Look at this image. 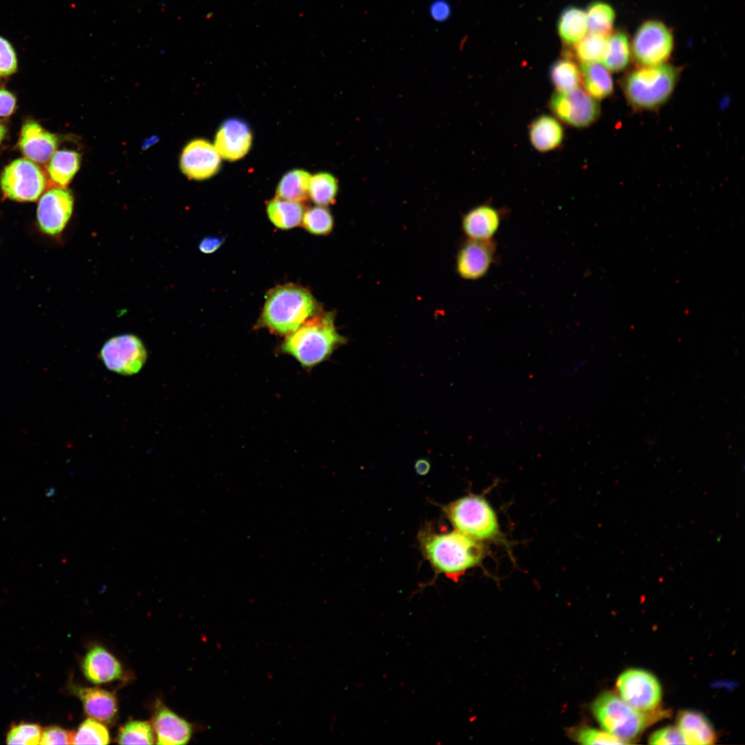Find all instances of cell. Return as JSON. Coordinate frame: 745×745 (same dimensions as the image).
Masks as SVG:
<instances>
[{"mask_svg":"<svg viewBox=\"0 0 745 745\" xmlns=\"http://www.w3.org/2000/svg\"><path fill=\"white\" fill-rule=\"evenodd\" d=\"M154 739L152 726L143 721L128 722L120 730L117 737L120 744H152Z\"/></svg>","mask_w":745,"mask_h":745,"instance_id":"obj_34","label":"cell"},{"mask_svg":"<svg viewBox=\"0 0 745 745\" xmlns=\"http://www.w3.org/2000/svg\"><path fill=\"white\" fill-rule=\"evenodd\" d=\"M74 733L59 726H52L43 729L39 744H72Z\"/></svg>","mask_w":745,"mask_h":745,"instance_id":"obj_39","label":"cell"},{"mask_svg":"<svg viewBox=\"0 0 745 745\" xmlns=\"http://www.w3.org/2000/svg\"><path fill=\"white\" fill-rule=\"evenodd\" d=\"M616 687L619 696L640 711H655L661 704L660 683L654 675L646 670H626L618 677Z\"/></svg>","mask_w":745,"mask_h":745,"instance_id":"obj_8","label":"cell"},{"mask_svg":"<svg viewBox=\"0 0 745 745\" xmlns=\"http://www.w3.org/2000/svg\"><path fill=\"white\" fill-rule=\"evenodd\" d=\"M16 106V99L10 92L0 89V117L11 115Z\"/></svg>","mask_w":745,"mask_h":745,"instance_id":"obj_42","label":"cell"},{"mask_svg":"<svg viewBox=\"0 0 745 745\" xmlns=\"http://www.w3.org/2000/svg\"><path fill=\"white\" fill-rule=\"evenodd\" d=\"M6 132V128H5L4 126L2 125L0 123V145H1L3 139H4Z\"/></svg>","mask_w":745,"mask_h":745,"instance_id":"obj_47","label":"cell"},{"mask_svg":"<svg viewBox=\"0 0 745 745\" xmlns=\"http://www.w3.org/2000/svg\"><path fill=\"white\" fill-rule=\"evenodd\" d=\"M564 135L561 123L549 115L539 116L530 125V143L539 152H548L559 147L563 141Z\"/></svg>","mask_w":745,"mask_h":745,"instance_id":"obj_22","label":"cell"},{"mask_svg":"<svg viewBox=\"0 0 745 745\" xmlns=\"http://www.w3.org/2000/svg\"><path fill=\"white\" fill-rule=\"evenodd\" d=\"M677 727L686 744L708 745L715 744L716 734L708 720L701 713L684 711L678 714Z\"/></svg>","mask_w":745,"mask_h":745,"instance_id":"obj_21","label":"cell"},{"mask_svg":"<svg viewBox=\"0 0 745 745\" xmlns=\"http://www.w3.org/2000/svg\"><path fill=\"white\" fill-rule=\"evenodd\" d=\"M252 140V135L248 123L238 118H230L219 127L215 147L223 159L236 161L248 153Z\"/></svg>","mask_w":745,"mask_h":745,"instance_id":"obj_15","label":"cell"},{"mask_svg":"<svg viewBox=\"0 0 745 745\" xmlns=\"http://www.w3.org/2000/svg\"><path fill=\"white\" fill-rule=\"evenodd\" d=\"M584 362L583 361H580L579 363L575 364V366L573 368H572L569 370V372H568L566 373V375L568 377L574 376L579 371V370L584 366Z\"/></svg>","mask_w":745,"mask_h":745,"instance_id":"obj_45","label":"cell"},{"mask_svg":"<svg viewBox=\"0 0 745 745\" xmlns=\"http://www.w3.org/2000/svg\"><path fill=\"white\" fill-rule=\"evenodd\" d=\"M152 726L156 733L157 744H186L192 734V726L161 702L156 705Z\"/></svg>","mask_w":745,"mask_h":745,"instance_id":"obj_17","label":"cell"},{"mask_svg":"<svg viewBox=\"0 0 745 745\" xmlns=\"http://www.w3.org/2000/svg\"><path fill=\"white\" fill-rule=\"evenodd\" d=\"M17 60L11 43L0 36V75L8 76L15 72Z\"/></svg>","mask_w":745,"mask_h":745,"instance_id":"obj_38","label":"cell"},{"mask_svg":"<svg viewBox=\"0 0 745 745\" xmlns=\"http://www.w3.org/2000/svg\"><path fill=\"white\" fill-rule=\"evenodd\" d=\"M302 219L304 227L315 235H327L333 228V218L330 211L323 206L308 209L304 212Z\"/></svg>","mask_w":745,"mask_h":745,"instance_id":"obj_35","label":"cell"},{"mask_svg":"<svg viewBox=\"0 0 745 745\" xmlns=\"http://www.w3.org/2000/svg\"><path fill=\"white\" fill-rule=\"evenodd\" d=\"M419 541L424 557L436 572L453 581L479 564L486 555L481 541L459 530L437 533L426 528L419 533Z\"/></svg>","mask_w":745,"mask_h":745,"instance_id":"obj_1","label":"cell"},{"mask_svg":"<svg viewBox=\"0 0 745 745\" xmlns=\"http://www.w3.org/2000/svg\"><path fill=\"white\" fill-rule=\"evenodd\" d=\"M220 166L221 157L215 146L202 139L190 141L183 148L180 158L183 173L195 180L212 177Z\"/></svg>","mask_w":745,"mask_h":745,"instance_id":"obj_13","label":"cell"},{"mask_svg":"<svg viewBox=\"0 0 745 745\" xmlns=\"http://www.w3.org/2000/svg\"><path fill=\"white\" fill-rule=\"evenodd\" d=\"M157 141H158V137H155V136H154V137H150V138L148 139H147V140H146V141H145V142L143 143V148H144V149H146V148H148V147L151 146H152V144H154L155 143H156V142H157Z\"/></svg>","mask_w":745,"mask_h":745,"instance_id":"obj_46","label":"cell"},{"mask_svg":"<svg viewBox=\"0 0 745 745\" xmlns=\"http://www.w3.org/2000/svg\"><path fill=\"white\" fill-rule=\"evenodd\" d=\"M223 241V237H206L200 241L199 248L203 253L210 254L216 251Z\"/></svg>","mask_w":745,"mask_h":745,"instance_id":"obj_43","label":"cell"},{"mask_svg":"<svg viewBox=\"0 0 745 745\" xmlns=\"http://www.w3.org/2000/svg\"><path fill=\"white\" fill-rule=\"evenodd\" d=\"M444 512L459 530L479 541L495 540L500 537L496 513L485 498L468 495L444 507Z\"/></svg>","mask_w":745,"mask_h":745,"instance_id":"obj_6","label":"cell"},{"mask_svg":"<svg viewBox=\"0 0 745 745\" xmlns=\"http://www.w3.org/2000/svg\"><path fill=\"white\" fill-rule=\"evenodd\" d=\"M575 739L582 744H624L605 731L584 727L575 733Z\"/></svg>","mask_w":745,"mask_h":745,"instance_id":"obj_37","label":"cell"},{"mask_svg":"<svg viewBox=\"0 0 745 745\" xmlns=\"http://www.w3.org/2000/svg\"><path fill=\"white\" fill-rule=\"evenodd\" d=\"M266 209L270 221L284 230L300 224L304 214V208L301 203L277 197L268 202Z\"/></svg>","mask_w":745,"mask_h":745,"instance_id":"obj_26","label":"cell"},{"mask_svg":"<svg viewBox=\"0 0 745 745\" xmlns=\"http://www.w3.org/2000/svg\"><path fill=\"white\" fill-rule=\"evenodd\" d=\"M559 36L568 47L582 39L587 30L586 14L581 8L568 6L561 12L557 21Z\"/></svg>","mask_w":745,"mask_h":745,"instance_id":"obj_25","label":"cell"},{"mask_svg":"<svg viewBox=\"0 0 745 745\" xmlns=\"http://www.w3.org/2000/svg\"><path fill=\"white\" fill-rule=\"evenodd\" d=\"M496 250V243L493 239H468L458 252L457 270L459 275L468 280L482 278L493 264Z\"/></svg>","mask_w":745,"mask_h":745,"instance_id":"obj_14","label":"cell"},{"mask_svg":"<svg viewBox=\"0 0 745 745\" xmlns=\"http://www.w3.org/2000/svg\"><path fill=\"white\" fill-rule=\"evenodd\" d=\"M19 146L27 159L46 163L58 146V137L43 129L37 122L28 121L21 129Z\"/></svg>","mask_w":745,"mask_h":745,"instance_id":"obj_16","label":"cell"},{"mask_svg":"<svg viewBox=\"0 0 745 745\" xmlns=\"http://www.w3.org/2000/svg\"><path fill=\"white\" fill-rule=\"evenodd\" d=\"M310 175L306 170L295 169L286 172L279 181L276 197L296 202H304L309 197Z\"/></svg>","mask_w":745,"mask_h":745,"instance_id":"obj_27","label":"cell"},{"mask_svg":"<svg viewBox=\"0 0 745 745\" xmlns=\"http://www.w3.org/2000/svg\"><path fill=\"white\" fill-rule=\"evenodd\" d=\"M554 115L575 128L588 127L600 116L598 101L580 87L566 92H555L549 101Z\"/></svg>","mask_w":745,"mask_h":745,"instance_id":"obj_10","label":"cell"},{"mask_svg":"<svg viewBox=\"0 0 745 745\" xmlns=\"http://www.w3.org/2000/svg\"><path fill=\"white\" fill-rule=\"evenodd\" d=\"M70 691L81 701L84 711L90 717L109 722L115 717L117 702L112 693L99 688L74 684H70Z\"/></svg>","mask_w":745,"mask_h":745,"instance_id":"obj_19","label":"cell"},{"mask_svg":"<svg viewBox=\"0 0 745 745\" xmlns=\"http://www.w3.org/2000/svg\"><path fill=\"white\" fill-rule=\"evenodd\" d=\"M581 73L585 90L595 99H603L612 95L613 81L609 70L598 63H584Z\"/></svg>","mask_w":745,"mask_h":745,"instance_id":"obj_23","label":"cell"},{"mask_svg":"<svg viewBox=\"0 0 745 745\" xmlns=\"http://www.w3.org/2000/svg\"><path fill=\"white\" fill-rule=\"evenodd\" d=\"M319 312L318 304L310 291L286 284L268 293L257 326L279 335H288Z\"/></svg>","mask_w":745,"mask_h":745,"instance_id":"obj_3","label":"cell"},{"mask_svg":"<svg viewBox=\"0 0 745 745\" xmlns=\"http://www.w3.org/2000/svg\"><path fill=\"white\" fill-rule=\"evenodd\" d=\"M630 59V47L628 37L623 32H617L608 37L604 58V66L613 72L625 69Z\"/></svg>","mask_w":745,"mask_h":745,"instance_id":"obj_30","label":"cell"},{"mask_svg":"<svg viewBox=\"0 0 745 745\" xmlns=\"http://www.w3.org/2000/svg\"><path fill=\"white\" fill-rule=\"evenodd\" d=\"M0 183L6 198L17 201H34L44 190L46 182L39 167L28 159L21 158L4 168Z\"/></svg>","mask_w":745,"mask_h":745,"instance_id":"obj_7","label":"cell"},{"mask_svg":"<svg viewBox=\"0 0 745 745\" xmlns=\"http://www.w3.org/2000/svg\"><path fill=\"white\" fill-rule=\"evenodd\" d=\"M415 468L418 474L425 475L430 469V463L426 459H421L417 461Z\"/></svg>","mask_w":745,"mask_h":745,"instance_id":"obj_44","label":"cell"},{"mask_svg":"<svg viewBox=\"0 0 745 745\" xmlns=\"http://www.w3.org/2000/svg\"><path fill=\"white\" fill-rule=\"evenodd\" d=\"M43 728L37 724L21 722L12 725L6 736L8 744H39Z\"/></svg>","mask_w":745,"mask_h":745,"instance_id":"obj_36","label":"cell"},{"mask_svg":"<svg viewBox=\"0 0 745 745\" xmlns=\"http://www.w3.org/2000/svg\"><path fill=\"white\" fill-rule=\"evenodd\" d=\"M646 444H647V446L653 447L656 445L657 443L656 441L653 440L652 439H646Z\"/></svg>","mask_w":745,"mask_h":745,"instance_id":"obj_48","label":"cell"},{"mask_svg":"<svg viewBox=\"0 0 745 745\" xmlns=\"http://www.w3.org/2000/svg\"><path fill=\"white\" fill-rule=\"evenodd\" d=\"M587 30L591 34L607 37L612 32L615 18V11L606 3H591L586 12Z\"/></svg>","mask_w":745,"mask_h":745,"instance_id":"obj_31","label":"cell"},{"mask_svg":"<svg viewBox=\"0 0 745 745\" xmlns=\"http://www.w3.org/2000/svg\"><path fill=\"white\" fill-rule=\"evenodd\" d=\"M451 12V6L446 0H434L429 6L430 17L436 22L446 21Z\"/></svg>","mask_w":745,"mask_h":745,"instance_id":"obj_41","label":"cell"},{"mask_svg":"<svg viewBox=\"0 0 745 745\" xmlns=\"http://www.w3.org/2000/svg\"><path fill=\"white\" fill-rule=\"evenodd\" d=\"M80 155L73 150L55 152L50 158L47 171L51 181L60 188H65L78 171Z\"/></svg>","mask_w":745,"mask_h":745,"instance_id":"obj_24","label":"cell"},{"mask_svg":"<svg viewBox=\"0 0 745 745\" xmlns=\"http://www.w3.org/2000/svg\"><path fill=\"white\" fill-rule=\"evenodd\" d=\"M108 369L123 375L137 373L147 359V351L137 336L123 334L109 339L99 355Z\"/></svg>","mask_w":745,"mask_h":745,"instance_id":"obj_11","label":"cell"},{"mask_svg":"<svg viewBox=\"0 0 745 745\" xmlns=\"http://www.w3.org/2000/svg\"><path fill=\"white\" fill-rule=\"evenodd\" d=\"M110 737L106 727L93 718H88L74 733L72 744H108Z\"/></svg>","mask_w":745,"mask_h":745,"instance_id":"obj_33","label":"cell"},{"mask_svg":"<svg viewBox=\"0 0 745 745\" xmlns=\"http://www.w3.org/2000/svg\"><path fill=\"white\" fill-rule=\"evenodd\" d=\"M679 70L669 64L643 67L629 73L623 83L626 99L634 108L655 110L671 97Z\"/></svg>","mask_w":745,"mask_h":745,"instance_id":"obj_5","label":"cell"},{"mask_svg":"<svg viewBox=\"0 0 745 745\" xmlns=\"http://www.w3.org/2000/svg\"><path fill=\"white\" fill-rule=\"evenodd\" d=\"M549 77L559 92H566L578 88L582 81L581 70L576 63L565 57L553 62L550 68Z\"/></svg>","mask_w":745,"mask_h":745,"instance_id":"obj_28","label":"cell"},{"mask_svg":"<svg viewBox=\"0 0 745 745\" xmlns=\"http://www.w3.org/2000/svg\"><path fill=\"white\" fill-rule=\"evenodd\" d=\"M502 221L499 210L490 204H481L469 210L463 217L462 228L468 239L490 240Z\"/></svg>","mask_w":745,"mask_h":745,"instance_id":"obj_18","label":"cell"},{"mask_svg":"<svg viewBox=\"0 0 745 745\" xmlns=\"http://www.w3.org/2000/svg\"><path fill=\"white\" fill-rule=\"evenodd\" d=\"M606 37L589 33L573 45L572 49L565 50L564 57H574L584 63L602 62L606 48Z\"/></svg>","mask_w":745,"mask_h":745,"instance_id":"obj_29","label":"cell"},{"mask_svg":"<svg viewBox=\"0 0 745 745\" xmlns=\"http://www.w3.org/2000/svg\"><path fill=\"white\" fill-rule=\"evenodd\" d=\"M346 341L337 330L335 315L319 312L286 335L278 351L292 357L304 369L311 370Z\"/></svg>","mask_w":745,"mask_h":745,"instance_id":"obj_2","label":"cell"},{"mask_svg":"<svg viewBox=\"0 0 745 745\" xmlns=\"http://www.w3.org/2000/svg\"><path fill=\"white\" fill-rule=\"evenodd\" d=\"M650 744H686L677 726H668L653 733L648 738Z\"/></svg>","mask_w":745,"mask_h":745,"instance_id":"obj_40","label":"cell"},{"mask_svg":"<svg viewBox=\"0 0 745 745\" xmlns=\"http://www.w3.org/2000/svg\"><path fill=\"white\" fill-rule=\"evenodd\" d=\"M74 206L70 191L55 188L46 192L40 198L37 218L40 230L45 234H60L69 221Z\"/></svg>","mask_w":745,"mask_h":745,"instance_id":"obj_12","label":"cell"},{"mask_svg":"<svg viewBox=\"0 0 745 745\" xmlns=\"http://www.w3.org/2000/svg\"><path fill=\"white\" fill-rule=\"evenodd\" d=\"M82 669L85 677L94 684L115 680L122 674L119 662L101 646H95L87 653Z\"/></svg>","mask_w":745,"mask_h":745,"instance_id":"obj_20","label":"cell"},{"mask_svg":"<svg viewBox=\"0 0 745 745\" xmlns=\"http://www.w3.org/2000/svg\"><path fill=\"white\" fill-rule=\"evenodd\" d=\"M673 46L671 32L662 23L648 21L637 30L632 46L635 61L644 66H655L669 58Z\"/></svg>","mask_w":745,"mask_h":745,"instance_id":"obj_9","label":"cell"},{"mask_svg":"<svg viewBox=\"0 0 745 745\" xmlns=\"http://www.w3.org/2000/svg\"><path fill=\"white\" fill-rule=\"evenodd\" d=\"M592 711L603 730L624 744L633 742L665 713L640 711L611 692L597 697L593 703Z\"/></svg>","mask_w":745,"mask_h":745,"instance_id":"obj_4","label":"cell"},{"mask_svg":"<svg viewBox=\"0 0 745 745\" xmlns=\"http://www.w3.org/2000/svg\"><path fill=\"white\" fill-rule=\"evenodd\" d=\"M338 190L337 179L328 172H319L310 176L309 196L314 203L326 206L335 202Z\"/></svg>","mask_w":745,"mask_h":745,"instance_id":"obj_32","label":"cell"}]
</instances>
